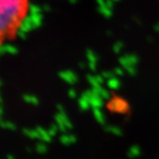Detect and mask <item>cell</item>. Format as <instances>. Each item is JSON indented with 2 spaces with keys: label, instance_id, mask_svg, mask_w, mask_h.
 <instances>
[{
  "label": "cell",
  "instance_id": "obj_3",
  "mask_svg": "<svg viewBox=\"0 0 159 159\" xmlns=\"http://www.w3.org/2000/svg\"><path fill=\"white\" fill-rule=\"evenodd\" d=\"M60 77L63 80L64 82L70 84H74L78 81L77 74L71 70H64V71L60 72Z\"/></svg>",
  "mask_w": 159,
  "mask_h": 159
},
{
  "label": "cell",
  "instance_id": "obj_16",
  "mask_svg": "<svg viewBox=\"0 0 159 159\" xmlns=\"http://www.w3.org/2000/svg\"><path fill=\"white\" fill-rule=\"evenodd\" d=\"M36 151L39 153H45V152H47V146L45 145L44 143H39L36 147Z\"/></svg>",
  "mask_w": 159,
  "mask_h": 159
},
{
  "label": "cell",
  "instance_id": "obj_6",
  "mask_svg": "<svg viewBox=\"0 0 159 159\" xmlns=\"http://www.w3.org/2000/svg\"><path fill=\"white\" fill-rule=\"evenodd\" d=\"M36 129L39 133V139H41L45 143H49L52 141V137L50 136V134L48 133V131L46 129H43L42 128H39V127L37 128Z\"/></svg>",
  "mask_w": 159,
  "mask_h": 159
},
{
  "label": "cell",
  "instance_id": "obj_2",
  "mask_svg": "<svg viewBox=\"0 0 159 159\" xmlns=\"http://www.w3.org/2000/svg\"><path fill=\"white\" fill-rule=\"evenodd\" d=\"M108 107H109L110 110L124 113V112H126L127 109H128V105H127V103L123 99L114 98V99H111L109 101Z\"/></svg>",
  "mask_w": 159,
  "mask_h": 159
},
{
  "label": "cell",
  "instance_id": "obj_15",
  "mask_svg": "<svg viewBox=\"0 0 159 159\" xmlns=\"http://www.w3.org/2000/svg\"><path fill=\"white\" fill-rule=\"evenodd\" d=\"M107 131H108V132H110V133H112V134H114V135H117V136H119V135H121L122 134V130H121V129L120 128H118V127H115V126H107V127H106V129H105Z\"/></svg>",
  "mask_w": 159,
  "mask_h": 159
},
{
  "label": "cell",
  "instance_id": "obj_17",
  "mask_svg": "<svg viewBox=\"0 0 159 159\" xmlns=\"http://www.w3.org/2000/svg\"><path fill=\"white\" fill-rule=\"evenodd\" d=\"M47 131L50 134L51 137H54V136H56L57 133H58L59 128H58V126H57V125H52V126L49 128V129H47Z\"/></svg>",
  "mask_w": 159,
  "mask_h": 159
},
{
  "label": "cell",
  "instance_id": "obj_11",
  "mask_svg": "<svg viewBox=\"0 0 159 159\" xmlns=\"http://www.w3.org/2000/svg\"><path fill=\"white\" fill-rule=\"evenodd\" d=\"M0 127L6 129H11V130H16V125L13 122H10V121H4L3 119L0 120Z\"/></svg>",
  "mask_w": 159,
  "mask_h": 159
},
{
  "label": "cell",
  "instance_id": "obj_5",
  "mask_svg": "<svg viewBox=\"0 0 159 159\" xmlns=\"http://www.w3.org/2000/svg\"><path fill=\"white\" fill-rule=\"evenodd\" d=\"M89 102H90V107H92L93 108H101L104 105V100L102 99L100 96L95 95L94 93H93V95H92V97Z\"/></svg>",
  "mask_w": 159,
  "mask_h": 159
},
{
  "label": "cell",
  "instance_id": "obj_22",
  "mask_svg": "<svg viewBox=\"0 0 159 159\" xmlns=\"http://www.w3.org/2000/svg\"><path fill=\"white\" fill-rule=\"evenodd\" d=\"M3 114H4V108H3V107H2V106H0V120L2 119Z\"/></svg>",
  "mask_w": 159,
  "mask_h": 159
},
{
  "label": "cell",
  "instance_id": "obj_19",
  "mask_svg": "<svg viewBox=\"0 0 159 159\" xmlns=\"http://www.w3.org/2000/svg\"><path fill=\"white\" fill-rule=\"evenodd\" d=\"M102 76L104 77V79H110L112 77H114V73H113L112 71H105L102 73Z\"/></svg>",
  "mask_w": 159,
  "mask_h": 159
},
{
  "label": "cell",
  "instance_id": "obj_23",
  "mask_svg": "<svg viewBox=\"0 0 159 159\" xmlns=\"http://www.w3.org/2000/svg\"><path fill=\"white\" fill-rule=\"evenodd\" d=\"M7 159H16V158H15V156H14V155L9 154V155L7 156Z\"/></svg>",
  "mask_w": 159,
  "mask_h": 159
},
{
  "label": "cell",
  "instance_id": "obj_18",
  "mask_svg": "<svg viewBox=\"0 0 159 159\" xmlns=\"http://www.w3.org/2000/svg\"><path fill=\"white\" fill-rule=\"evenodd\" d=\"M125 69L127 70V72H128L130 76H135V75H136V73H137V69H136L134 65L128 66V67L125 68Z\"/></svg>",
  "mask_w": 159,
  "mask_h": 159
},
{
  "label": "cell",
  "instance_id": "obj_9",
  "mask_svg": "<svg viewBox=\"0 0 159 159\" xmlns=\"http://www.w3.org/2000/svg\"><path fill=\"white\" fill-rule=\"evenodd\" d=\"M93 113H94V117L97 120L98 123L100 124H105L106 123V117L105 114L102 112L101 108H93Z\"/></svg>",
  "mask_w": 159,
  "mask_h": 159
},
{
  "label": "cell",
  "instance_id": "obj_21",
  "mask_svg": "<svg viewBox=\"0 0 159 159\" xmlns=\"http://www.w3.org/2000/svg\"><path fill=\"white\" fill-rule=\"evenodd\" d=\"M68 96H69V98L71 99H74L77 97V92L75 89H70L69 91H68Z\"/></svg>",
  "mask_w": 159,
  "mask_h": 159
},
{
  "label": "cell",
  "instance_id": "obj_8",
  "mask_svg": "<svg viewBox=\"0 0 159 159\" xmlns=\"http://www.w3.org/2000/svg\"><path fill=\"white\" fill-rule=\"evenodd\" d=\"M107 86L110 89L116 90L121 86V82L119 81V79L116 76H114V77H112L107 80Z\"/></svg>",
  "mask_w": 159,
  "mask_h": 159
},
{
  "label": "cell",
  "instance_id": "obj_4",
  "mask_svg": "<svg viewBox=\"0 0 159 159\" xmlns=\"http://www.w3.org/2000/svg\"><path fill=\"white\" fill-rule=\"evenodd\" d=\"M87 81L89 82L90 84L92 85V87H97V86H100L104 84L105 79L102 75H97V76L89 75L87 77Z\"/></svg>",
  "mask_w": 159,
  "mask_h": 159
},
{
  "label": "cell",
  "instance_id": "obj_20",
  "mask_svg": "<svg viewBox=\"0 0 159 159\" xmlns=\"http://www.w3.org/2000/svg\"><path fill=\"white\" fill-rule=\"evenodd\" d=\"M114 73V76L118 77V76H123L124 75V69L123 68H115V70L113 71Z\"/></svg>",
  "mask_w": 159,
  "mask_h": 159
},
{
  "label": "cell",
  "instance_id": "obj_7",
  "mask_svg": "<svg viewBox=\"0 0 159 159\" xmlns=\"http://www.w3.org/2000/svg\"><path fill=\"white\" fill-rule=\"evenodd\" d=\"M61 142L65 145V146H69V145H72L76 142V137L74 135H71V134H63L61 135V137L60 138Z\"/></svg>",
  "mask_w": 159,
  "mask_h": 159
},
{
  "label": "cell",
  "instance_id": "obj_1",
  "mask_svg": "<svg viewBox=\"0 0 159 159\" xmlns=\"http://www.w3.org/2000/svg\"><path fill=\"white\" fill-rule=\"evenodd\" d=\"M29 9L30 0H0V46L6 39L18 35Z\"/></svg>",
  "mask_w": 159,
  "mask_h": 159
},
{
  "label": "cell",
  "instance_id": "obj_12",
  "mask_svg": "<svg viewBox=\"0 0 159 159\" xmlns=\"http://www.w3.org/2000/svg\"><path fill=\"white\" fill-rule=\"evenodd\" d=\"M140 153H141V149H140L138 146H136V145L135 146H132L130 149L129 150V152H128L129 156L131 157V158H135V157L139 156Z\"/></svg>",
  "mask_w": 159,
  "mask_h": 159
},
{
  "label": "cell",
  "instance_id": "obj_10",
  "mask_svg": "<svg viewBox=\"0 0 159 159\" xmlns=\"http://www.w3.org/2000/svg\"><path fill=\"white\" fill-rule=\"evenodd\" d=\"M23 100L26 102V103L33 105V106H38L39 101L38 99V97H36L35 95H32V94H25L23 95Z\"/></svg>",
  "mask_w": 159,
  "mask_h": 159
},
{
  "label": "cell",
  "instance_id": "obj_14",
  "mask_svg": "<svg viewBox=\"0 0 159 159\" xmlns=\"http://www.w3.org/2000/svg\"><path fill=\"white\" fill-rule=\"evenodd\" d=\"M23 133L27 136V137H29L31 139L39 138V133H38L37 129H23Z\"/></svg>",
  "mask_w": 159,
  "mask_h": 159
},
{
  "label": "cell",
  "instance_id": "obj_13",
  "mask_svg": "<svg viewBox=\"0 0 159 159\" xmlns=\"http://www.w3.org/2000/svg\"><path fill=\"white\" fill-rule=\"evenodd\" d=\"M79 106H80V107H81V109L87 110L90 107V102H89L88 99L82 96L81 99L79 100Z\"/></svg>",
  "mask_w": 159,
  "mask_h": 159
}]
</instances>
